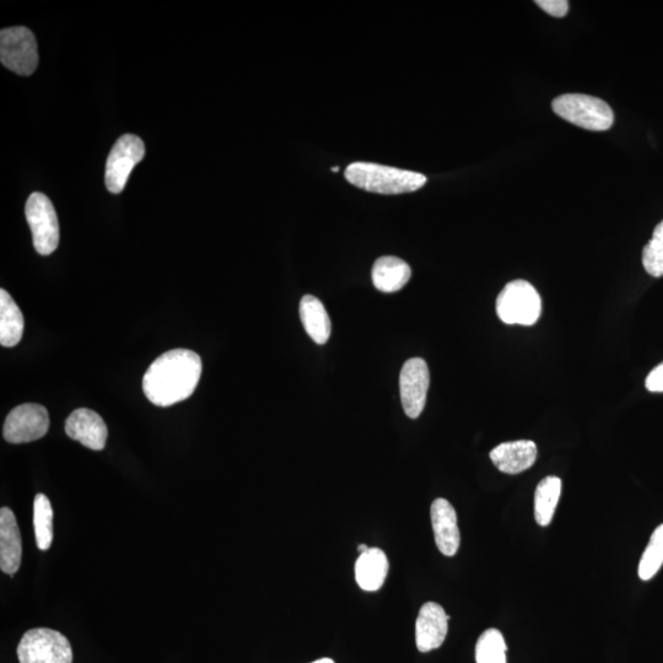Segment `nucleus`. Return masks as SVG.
I'll return each mask as SVG.
<instances>
[{"instance_id":"6ab92c4d","label":"nucleus","mask_w":663,"mask_h":663,"mask_svg":"<svg viewBox=\"0 0 663 663\" xmlns=\"http://www.w3.org/2000/svg\"><path fill=\"white\" fill-rule=\"evenodd\" d=\"M24 316L12 296L0 290V343L3 347L18 346L24 334Z\"/></svg>"},{"instance_id":"f257e3e1","label":"nucleus","mask_w":663,"mask_h":663,"mask_svg":"<svg viewBox=\"0 0 663 663\" xmlns=\"http://www.w3.org/2000/svg\"><path fill=\"white\" fill-rule=\"evenodd\" d=\"M202 368L201 357L192 350H169L156 359L145 373V396L158 407H170L185 401L196 390Z\"/></svg>"},{"instance_id":"b1692460","label":"nucleus","mask_w":663,"mask_h":663,"mask_svg":"<svg viewBox=\"0 0 663 663\" xmlns=\"http://www.w3.org/2000/svg\"><path fill=\"white\" fill-rule=\"evenodd\" d=\"M643 264L650 276H663V220L656 226L652 239L644 247Z\"/></svg>"},{"instance_id":"6e6552de","label":"nucleus","mask_w":663,"mask_h":663,"mask_svg":"<svg viewBox=\"0 0 663 663\" xmlns=\"http://www.w3.org/2000/svg\"><path fill=\"white\" fill-rule=\"evenodd\" d=\"M144 156V143L139 137L125 134L118 139L107 159L105 175L107 190L115 194L123 192L131 172Z\"/></svg>"},{"instance_id":"f03ea898","label":"nucleus","mask_w":663,"mask_h":663,"mask_svg":"<svg viewBox=\"0 0 663 663\" xmlns=\"http://www.w3.org/2000/svg\"><path fill=\"white\" fill-rule=\"evenodd\" d=\"M346 179L361 190L379 194L411 193L427 183V177L419 172L373 163L350 164Z\"/></svg>"},{"instance_id":"39448f33","label":"nucleus","mask_w":663,"mask_h":663,"mask_svg":"<svg viewBox=\"0 0 663 663\" xmlns=\"http://www.w3.org/2000/svg\"><path fill=\"white\" fill-rule=\"evenodd\" d=\"M20 663H72L73 651L66 636L39 628L25 633L18 646Z\"/></svg>"},{"instance_id":"bb28decb","label":"nucleus","mask_w":663,"mask_h":663,"mask_svg":"<svg viewBox=\"0 0 663 663\" xmlns=\"http://www.w3.org/2000/svg\"><path fill=\"white\" fill-rule=\"evenodd\" d=\"M369 548H370V547L366 546V544H359V546H358V552H359L360 554H363V553H365L366 551H369Z\"/></svg>"},{"instance_id":"0eeeda50","label":"nucleus","mask_w":663,"mask_h":663,"mask_svg":"<svg viewBox=\"0 0 663 663\" xmlns=\"http://www.w3.org/2000/svg\"><path fill=\"white\" fill-rule=\"evenodd\" d=\"M0 61L12 72L29 77L39 64L35 35L24 26L2 30Z\"/></svg>"},{"instance_id":"393cba45","label":"nucleus","mask_w":663,"mask_h":663,"mask_svg":"<svg viewBox=\"0 0 663 663\" xmlns=\"http://www.w3.org/2000/svg\"><path fill=\"white\" fill-rule=\"evenodd\" d=\"M536 4L554 18H564L569 12L567 0H537Z\"/></svg>"},{"instance_id":"f8f14e48","label":"nucleus","mask_w":663,"mask_h":663,"mask_svg":"<svg viewBox=\"0 0 663 663\" xmlns=\"http://www.w3.org/2000/svg\"><path fill=\"white\" fill-rule=\"evenodd\" d=\"M66 433L70 439L79 441L90 450L105 449L107 435L104 419L88 408H80L69 415L66 422Z\"/></svg>"},{"instance_id":"dca6fc26","label":"nucleus","mask_w":663,"mask_h":663,"mask_svg":"<svg viewBox=\"0 0 663 663\" xmlns=\"http://www.w3.org/2000/svg\"><path fill=\"white\" fill-rule=\"evenodd\" d=\"M387 555L380 548H369L355 563V580L361 590L375 592L380 590L387 578Z\"/></svg>"},{"instance_id":"2eb2a0df","label":"nucleus","mask_w":663,"mask_h":663,"mask_svg":"<svg viewBox=\"0 0 663 663\" xmlns=\"http://www.w3.org/2000/svg\"><path fill=\"white\" fill-rule=\"evenodd\" d=\"M23 557V546L18 522L9 508L0 510V569L14 575L19 570Z\"/></svg>"},{"instance_id":"423d86ee","label":"nucleus","mask_w":663,"mask_h":663,"mask_svg":"<svg viewBox=\"0 0 663 663\" xmlns=\"http://www.w3.org/2000/svg\"><path fill=\"white\" fill-rule=\"evenodd\" d=\"M26 219L37 252L50 256L59 245V224L55 207L45 194L32 193L26 203Z\"/></svg>"},{"instance_id":"a878e982","label":"nucleus","mask_w":663,"mask_h":663,"mask_svg":"<svg viewBox=\"0 0 663 663\" xmlns=\"http://www.w3.org/2000/svg\"><path fill=\"white\" fill-rule=\"evenodd\" d=\"M645 385L650 392H663V363L646 377Z\"/></svg>"},{"instance_id":"9d476101","label":"nucleus","mask_w":663,"mask_h":663,"mask_svg":"<svg viewBox=\"0 0 663 663\" xmlns=\"http://www.w3.org/2000/svg\"><path fill=\"white\" fill-rule=\"evenodd\" d=\"M430 386L428 364L422 358H412L403 365L400 375L401 400L404 413L417 419L427 403Z\"/></svg>"},{"instance_id":"4be33fe9","label":"nucleus","mask_w":663,"mask_h":663,"mask_svg":"<svg viewBox=\"0 0 663 663\" xmlns=\"http://www.w3.org/2000/svg\"><path fill=\"white\" fill-rule=\"evenodd\" d=\"M506 643L498 629H488L479 636L476 646L477 663H508Z\"/></svg>"},{"instance_id":"f3484780","label":"nucleus","mask_w":663,"mask_h":663,"mask_svg":"<svg viewBox=\"0 0 663 663\" xmlns=\"http://www.w3.org/2000/svg\"><path fill=\"white\" fill-rule=\"evenodd\" d=\"M374 287L382 293H396L406 287L412 277V269L401 258L385 256L374 264Z\"/></svg>"},{"instance_id":"aec40b11","label":"nucleus","mask_w":663,"mask_h":663,"mask_svg":"<svg viewBox=\"0 0 663 663\" xmlns=\"http://www.w3.org/2000/svg\"><path fill=\"white\" fill-rule=\"evenodd\" d=\"M560 495H562L560 478L551 476L539 482L535 493V517L539 526L551 525Z\"/></svg>"},{"instance_id":"5701e85b","label":"nucleus","mask_w":663,"mask_h":663,"mask_svg":"<svg viewBox=\"0 0 663 663\" xmlns=\"http://www.w3.org/2000/svg\"><path fill=\"white\" fill-rule=\"evenodd\" d=\"M663 565V524L656 528L650 538L639 564V578L649 581L659 573Z\"/></svg>"},{"instance_id":"7ed1b4c3","label":"nucleus","mask_w":663,"mask_h":663,"mask_svg":"<svg viewBox=\"0 0 663 663\" xmlns=\"http://www.w3.org/2000/svg\"><path fill=\"white\" fill-rule=\"evenodd\" d=\"M555 115L589 131H608L614 122L611 107L598 97L584 94H565L553 101Z\"/></svg>"},{"instance_id":"20e7f679","label":"nucleus","mask_w":663,"mask_h":663,"mask_svg":"<svg viewBox=\"0 0 663 663\" xmlns=\"http://www.w3.org/2000/svg\"><path fill=\"white\" fill-rule=\"evenodd\" d=\"M497 314L506 325H535L542 314L541 296L526 280H514L500 291Z\"/></svg>"},{"instance_id":"a211bd4d","label":"nucleus","mask_w":663,"mask_h":663,"mask_svg":"<svg viewBox=\"0 0 663 663\" xmlns=\"http://www.w3.org/2000/svg\"><path fill=\"white\" fill-rule=\"evenodd\" d=\"M300 318L307 334L316 344H326L332 333L331 318L326 307L314 295H305L300 301Z\"/></svg>"},{"instance_id":"9b49d317","label":"nucleus","mask_w":663,"mask_h":663,"mask_svg":"<svg viewBox=\"0 0 663 663\" xmlns=\"http://www.w3.org/2000/svg\"><path fill=\"white\" fill-rule=\"evenodd\" d=\"M450 617L438 603L428 602L420 608L415 623V643L420 652L439 649L449 632Z\"/></svg>"},{"instance_id":"412c9836","label":"nucleus","mask_w":663,"mask_h":663,"mask_svg":"<svg viewBox=\"0 0 663 663\" xmlns=\"http://www.w3.org/2000/svg\"><path fill=\"white\" fill-rule=\"evenodd\" d=\"M34 527L37 547L48 551L53 541V510L45 494H37L34 501Z\"/></svg>"},{"instance_id":"4468645a","label":"nucleus","mask_w":663,"mask_h":663,"mask_svg":"<svg viewBox=\"0 0 663 663\" xmlns=\"http://www.w3.org/2000/svg\"><path fill=\"white\" fill-rule=\"evenodd\" d=\"M537 445L531 440L504 442L490 452V460L500 472L519 474L528 470L537 460Z\"/></svg>"},{"instance_id":"ddd939ff","label":"nucleus","mask_w":663,"mask_h":663,"mask_svg":"<svg viewBox=\"0 0 663 663\" xmlns=\"http://www.w3.org/2000/svg\"><path fill=\"white\" fill-rule=\"evenodd\" d=\"M436 547L446 557H454L460 548L461 535L454 506L446 499H436L430 510Z\"/></svg>"},{"instance_id":"cd10ccee","label":"nucleus","mask_w":663,"mask_h":663,"mask_svg":"<svg viewBox=\"0 0 663 663\" xmlns=\"http://www.w3.org/2000/svg\"><path fill=\"white\" fill-rule=\"evenodd\" d=\"M312 663H334V661L331 660V659H321V660H317V661L312 662Z\"/></svg>"},{"instance_id":"1a4fd4ad","label":"nucleus","mask_w":663,"mask_h":663,"mask_svg":"<svg viewBox=\"0 0 663 663\" xmlns=\"http://www.w3.org/2000/svg\"><path fill=\"white\" fill-rule=\"evenodd\" d=\"M50 415L40 404L26 403L13 409L5 419L3 435L10 444H26L47 434Z\"/></svg>"}]
</instances>
